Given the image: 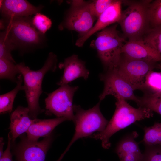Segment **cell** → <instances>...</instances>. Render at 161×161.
Wrapping results in <instances>:
<instances>
[{
	"label": "cell",
	"instance_id": "19",
	"mask_svg": "<svg viewBox=\"0 0 161 161\" xmlns=\"http://www.w3.org/2000/svg\"><path fill=\"white\" fill-rule=\"evenodd\" d=\"M16 84L15 87L10 91L0 95V113L1 114L11 112L13 110L15 99L20 91L24 90L23 82L21 74L17 77Z\"/></svg>",
	"mask_w": 161,
	"mask_h": 161
},
{
	"label": "cell",
	"instance_id": "7",
	"mask_svg": "<svg viewBox=\"0 0 161 161\" xmlns=\"http://www.w3.org/2000/svg\"><path fill=\"white\" fill-rule=\"evenodd\" d=\"M70 6L63 21L58 26L60 30L66 29L77 32L80 37L86 35L97 19L92 14L90 1L81 0L68 1Z\"/></svg>",
	"mask_w": 161,
	"mask_h": 161
},
{
	"label": "cell",
	"instance_id": "15",
	"mask_svg": "<svg viewBox=\"0 0 161 161\" xmlns=\"http://www.w3.org/2000/svg\"><path fill=\"white\" fill-rule=\"evenodd\" d=\"M0 11L4 18L27 17L40 13L43 6H35L25 0H0Z\"/></svg>",
	"mask_w": 161,
	"mask_h": 161
},
{
	"label": "cell",
	"instance_id": "5",
	"mask_svg": "<svg viewBox=\"0 0 161 161\" xmlns=\"http://www.w3.org/2000/svg\"><path fill=\"white\" fill-rule=\"evenodd\" d=\"M151 1H129L118 22L128 41L141 40L150 29L148 8Z\"/></svg>",
	"mask_w": 161,
	"mask_h": 161
},
{
	"label": "cell",
	"instance_id": "17",
	"mask_svg": "<svg viewBox=\"0 0 161 161\" xmlns=\"http://www.w3.org/2000/svg\"><path fill=\"white\" fill-rule=\"evenodd\" d=\"M138 134L136 132L122 139L118 144L115 152L120 161H140L142 153L135 139Z\"/></svg>",
	"mask_w": 161,
	"mask_h": 161
},
{
	"label": "cell",
	"instance_id": "6",
	"mask_svg": "<svg viewBox=\"0 0 161 161\" xmlns=\"http://www.w3.org/2000/svg\"><path fill=\"white\" fill-rule=\"evenodd\" d=\"M100 101L92 108L85 110L79 105H74L75 131L69 144L56 161H61L72 144L77 140L89 137L95 132L103 131L109 121L104 117L100 108Z\"/></svg>",
	"mask_w": 161,
	"mask_h": 161
},
{
	"label": "cell",
	"instance_id": "26",
	"mask_svg": "<svg viewBox=\"0 0 161 161\" xmlns=\"http://www.w3.org/2000/svg\"><path fill=\"white\" fill-rule=\"evenodd\" d=\"M140 99V103L139 107L148 109L161 115V95L154 96L144 94Z\"/></svg>",
	"mask_w": 161,
	"mask_h": 161
},
{
	"label": "cell",
	"instance_id": "29",
	"mask_svg": "<svg viewBox=\"0 0 161 161\" xmlns=\"http://www.w3.org/2000/svg\"><path fill=\"white\" fill-rule=\"evenodd\" d=\"M115 0H96L91 1L90 7L93 15L97 19Z\"/></svg>",
	"mask_w": 161,
	"mask_h": 161
},
{
	"label": "cell",
	"instance_id": "2",
	"mask_svg": "<svg viewBox=\"0 0 161 161\" xmlns=\"http://www.w3.org/2000/svg\"><path fill=\"white\" fill-rule=\"evenodd\" d=\"M116 99L114 112L105 129L89 137L100 140L104 149L110 147L109 139L116 132L137 121L149 118L153 115V112L148 109L143 107L135 108L122 98Z\"/></svg>",
	"mask_w": 161,
	"mask_h": 161
},
{
	"label": "cell",
	"instance_id": "4",
	"mask_svg": "<svg viewBox=\"0 0 161 161\" xmlns=\"http://www.w3.org/2000/svg\"><path fill=\"white\" fill-rule=\"evenodd\" d=\"M117 25L115 23L98 32L90 45L96 50L106 71L116 68L121 57L125 41L119 34Z\"/></svg>",
	"mask_w": 161,
	"mask_h": 161
},
{
	"label": "cell",
	"instance_id": "31",
	"mask_svg": "<svg viewBox=\"0 0 161 161\" xmlns=\"http://www.w3.org/2000/svg\"><path fill=\"white\" fill-rule=\"evenodd\" d=\"M3 138L2 137H1L0 140V157L2 156L4 153L3 148L4 143L3 142Z\"/></svg>",
	"mask_w": 161,
	"mask_h": 161
},
{
	"label": "cell",
	"instance_id": "20",
	"mask_svg": "<svg viewBox=\"0 0 161 161\" xmlns=\"http://www.w3.org/2000/svg\"><path fill=\"white\" fill-rule=\"evenodd\" d=\"M145 95L157 96L161 95V71H150L147 75L144 83Z\"/></svg>",
	"mask_w": 161,
	"mask_h": 161
},
{
	"label": "cell",
	"instance_id": "16",
	"mask_svg": "<svg viewBox=\"0 0 161 161\" xmlns=\"http://www.w3.org/2000/svg\"><path fill=\"white\" fill-rule=\"evenodd\" d=\"M68 120L64 117L55 118L32 119V122L26 132L27 137L30 140L38 141L41 137H46L51 135L56 127Z\"/></svg>",
	"mask_w": 161,
	"mask_h": 161
},
{
	"label": "cell",
	"instance_id": "9",
	"mask_svg": "<svg viewBox=\"0 0 161 161\" xmlns=\"http://www.w3.org/2000/svg\"><path fill=\"white\" fill-rule=\"evenodd\" d=\"M104 83V88L99 96L100 101L106 96L112 95L115 98L134 101L139 106L140 100L134 93L135 90L131 85L119 73L116 68L105 71L99 76Z\"/></svg>",
	"mask_w": 161,
	"mask_h": 161
},
{
	"label": "cell",
	"instance_id": "14",
	"mask_svg": "<svg viewBox=\"0 0 161 161\" xmlns=\"http://www.w3.org/2000/svg\"><path fill=\"white\" fill-rule=\"evenodd\" d=\"M122 55L130 58L154 62H161V55L142 40L126 41L122 49Z\"/></svg>",
	"mask_w": 161,
	"mask_h": 161
},
{
	"label": "cell",
	"instance_id": "28",
	"mask_svg": "<svg viewBox=\"0 0 161 161\" xmlns=\"http://www.w3.org/2000/svg\"><path fill=\"white\" fill-rule=\"evenodd\" d=\"M140 161H161V145H146Z\"/></svg>",
	"mask_w": 161,
	"mask_h": 161
},
{
	"label": "cell",
	"instance_id": "12",
	"mask_svg": "<svg viewBox=\"0 0 161 161\" xmlns=\"http://www.w3.org/2000/svg\"><path fill=\"white\" fill-rule=\"evenodd\" d=\"M85 62L79 59L77 55L73 54L60 63L59 67L63 69V75L57 84L61 86L68 84L72 81L80 78L87 80L89 72L86 68Z\"/></svg>",
	"mask_w": 161,
	"mask_h": 161
},
{
	"label": "cell",
	"instance_id": "11",
	"mask_svg": "<svg viewBox=\"0 0 161 161\" xmlns=\"http://www.w3.org/2000/svg\"><path fill=\"white\" fill-rule=\"evenodd\" d=\"M52 134L40 141H32L24 136L13 152L16 161H45L53 141Z\"/></svg>",
	"mask_w": 161,
	"mask_h": 161
},
{
	"label": "cell",
	"instance_id": "23",
	"mask_svg": "<svg viewBox=\"0 0 161 161\" xmlns=\"http://www.w3.org/2000/svg\"><path fill=\"white\" fill-rule=\"evenodd\" d=\"M142 40L161 55V25L150 28Z\"/></svg>",
	"mask_w": 161,
	"mask_h": 161
},
{
	"label": "cell",
	"instance_id": "8",
	"mask_svg": "<svg viewBox=\"0 0 161 161\" xmlns=\"http://www.w3.org/2000/svg\"><path fill=\"white\" fill-rule=\"evenodd\" d=\"M78 88V86L65 85L49 93L44 100L46 113L53 114L57 117H64L68 120L73 121V98Z\"/></svg>",
	"mask_w": 161,
	"mask_h": 161
},
{
	"label": "cell",
	"instance_id": "33",
	"mask_svg": "<svg viewBox=\"0 0 161 161\" xmlns=\"http://www.w3.org/2000/svg\"><path fill=\"white\" fill-rule=\"evenodd\" d=\"M98 161H100V160H98Z\"/></svg>",
	"mask_w": 161,
	"mask_h": 161
},
{
	"label": "cell",
	"instance_id": "21",
	"mask_svg": "<svg viewBox=\"0 0 161 161\" xmlns=\"http://www.w3.org/2000/svg\"><path fill=\"white\" fill-rule=\"evenodd\" d=\"M21 74L17 64L13 61L0 58V79H7L16 83L18 74Z\"/></svg>",
	"mask_w": 161,
	"mask_h": 161
},
{
	"label": "cell",
	"instance_id": "27",
	"mask_svg": "<svg viewBox=\"0 0 161 161\" xmlns=\"http://www.w3.org/2000/svg\"><path fill=\"white\" fill-rule=\"evenodd\" d=\"M33 24L40 32L44 34L51 28V20L46 15L40 13H37L32 18Z\"/></svg>",
	"mask_w": 161,
	"mask_h": 161
},
{
	"label": "cell",
	"instance_id": "32",
	"mask_svg": "<svg viewBox=\"0 0 161 161\" xmlns=\"http://www.w3.org/2000/svg\"><path fill=\"white\" fill-rule=\"evenodd\" d=\"M157 67L161 71V63L157 64Z\"/></svg>",
	"mask_w": 161,
	"mask_h": 161
},
{
	"label": "cell",
	"instance_id": "13",
	"mask_svg": "<svg viewBox=\"0 0 161 161\" xmlns=\"http://www.w3.org/2000/svg\"><path fill=\"white\" fill-rule=\"evenodd\" d=\"M122 1L115 0L97 19V21L90 31L84 36L79 38L75 42L78 47L82 46L86 41L95 33L101 30L110 24L119 21L121 15Z\"/></svg>",
	"mask_w": 161,
	"mask_h": 161
},
{
	"label": "cell",
	"instance_id": "18",
	"mask_svg": "<svg viewBox=\"0 0 161 161\" xmlns=\"http://www.w3.org/2000/svg\"><path fill=\"white\" fill-rule=\"evenodd\" d=\"M9 129L12 137V141L14 142L16 138L26 133L31 125L32 119L29 115L27 107L18 106L11 113Z\"/></svg>",
	"mask_w": 161,
	"mask_h": 161
},
{
	"label": "cell",
	"instance_id": "22",
	"mask_svg": "<svg viewBox=\"0 0 161 161\" xmlns=\"http://www.w3.org/2000/svg\"><path fill=\"white\" fill-rule=\"evenodd\" d=\"M144 134L142 141L146 145H161V123H155L153 126L144 128Z\"/></svg>",
	"mask_w": 161,
	"mask_h": 161
},
{
	"label": "cell",
	"instance_id": "25",
	"mask_svg": "<svg viewBox=\"0 0 161 161\" xmlns=\"http://www.w3.org/2000/svg\"><path fill=\"white\" fill-rule=\"evenodd\" d=\"M148 15L149 24L152 28L161 25V0L150 2L148 8Z\"/></svg>",
	"mask_w": 161,
	"mask_h": 161
},
{
	"label": "cell",
	"instance_id": "24",
	"mask_svg": "<svg viewBox=\"0 0 161 161\" xmlns=\"http://www.w3.org/2000/svg\"><path fill=\"white\" fill-rule=\"evenodd\" d=\"M15 49V47L11 40L7 32L4 30L1 32L0 58L10 61L16 63L11 55L12 51Z\"/></svg>",
	"mask_w": 161,
	"mask_h": 161
},
{
	"label": "cell",
	"instance_id": "10",
	"mask_svg": "<svg viewBox=\"0 0 161 161\" xmlns=\"http://www.w3.org/2000/svg\"><path fill=\"white\" fill-rule=\"evenodd\" d=\"M156 62L127 58L122 55L116 68L134 90L143 91L146 77L157 65Z\"/></svg>",
	"mask_w": 161,
	"mask_h": 161
},
{
	"label": "cell",
	"instance_id": "3",
	"mask_svg": "<svg viewBox=\"0 0 161 161\" xmlns=\"http://www.w3.org/2000/svg\"><path fill=\"white\" fill-rule=\"evenodd\" d=\"M30 16L4 18L1 20L0 27L8 32L16 49L22 52H28L44 43V34L34 26Z\"/></svg>",
	"mask_w": 161,
	"mask_h": 161
},
{
	"label": "cell",
	"instance_id": "1",
	"mask_svg": "<svg viewBox=\"0 0 161 161\" xmlns=\"http://www.w3.org/2000/svg\"><path fill=\"white\" fill-rule=\"evenodd\" d=\"M57 58L52 52H50L43 66L40 69L33 70L21 62L17 64L23 77L24 91L31 118L37 116L44 111L40 107L39 99L43 92L42 83L44 78L48 72H54L57 68Z\"/></svg>",
	"mask_w": 161,
	"mask_h": 161
},
{
	"label": "cell",
	"instance_id": "30",
	"mask_svg": "<svg viewBox=\"0 0 161 161\" xmlns=\"http://www.w3.org/2000/svg\"><path fill=\"white\" fill-rule=\"evenodd\" d=\"M12 137L10 132L8 136V143L6 149L0 157V161H14L12 159V154L10 151Z\"/></svg>",
	"mask_w": 161,
	"mask_h": 161
}]
</instances>
